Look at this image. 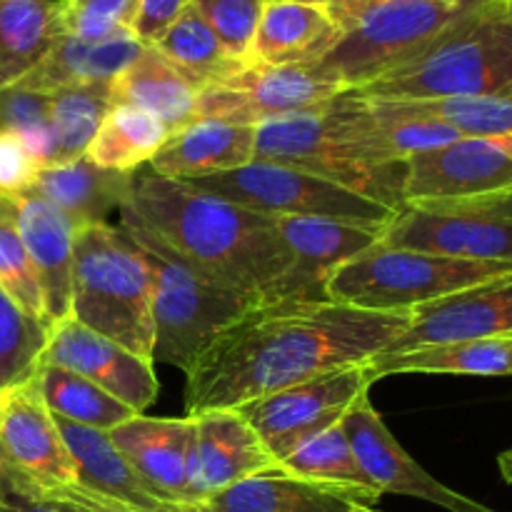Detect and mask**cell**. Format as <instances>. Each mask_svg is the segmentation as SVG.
I'll return each mask as SVG.
<instances>
[{
  "mask_svg": "<svg viewBox=\"0 0 512 512\" xmlns=\"http://www.w3.org/2000/svg\"><path fill=\"white\" fill-rule=\"evenodd\" d=\"M0 288L30 315L45 323L43 295H40L38 275L25 250L23 235L18 228V210L13 195H0ZM50 330V328H48Z\"/></svg>",
  "mask_w": 512,
  "mask_h": 512,
  "instance_id": "74e56055",
  "label": "cell"
},
{
  "mask_svg": "<svg viewBox=\"0 0 512 512\" xmlns=\"http://www.w3.org/2000/svg\"><path fill=\"white\" fill-rule=\"evenodd\" d=\"M133 183L135 173L100 168L83 155L73 163L43 168L30 190L53 203L75 225V230H80L108 223L110 215L120 213L130 198Z\"/></svg>",
  "mask_w": 512,
  "mask_h": 512,
  "instance_id": "4316f807",
  "label": "cell"
},
{
  "mask_svg": "<svg viewBox=\"0 0 512 512\" xmlns=\"http://www.w3.org/2000/svg\"><path fill=\"white\" fill-rule=\"evenodd\" d=\"M368 103L370 108H373L380 138L385 140L390 153L398 155V158L405 160V163H408L410 155L443 148V145L455 143V140L463 138L458 130L448 128V125L443 123H435V120L398 113V110H393L385 103H378V100H368Z\"/></svg>",
  "mask_w": 512,
  "mask_h": 512,
  "instance_id": "ab89813d",
  "label": "cell"
},
{
  "mask_svg": "<svg viewBox=\"0 0 512 512\" xmlns=\"http://www.w3.org/2000/svg\"><path fill=\"white\" fill-rule=\"evenodd\" d=\"M343 35V23L328 5L265 0L253 38V63H320Z\"/></svg>",
  "mask_w": 512,
  "mask_h": 512,
  "instance_id": "cb8c5ba5",
  "label": "cell"
},
{
  "mask_svg": "<svg viewBox=\"0 0 512 512\" xmlns=\"http://www.w3.org/2000/svg\"><path fill=\"white\" fill-rule=\"evenodd\" d=\"M200 90L163 58L153 45H145L138 58L110 83L113 105H133L168 125L170 133L195 120Z\"/></svg>",
  "mask_w": 512,
  "mask_h": 512,
  "instance_id": "83f0119b",
  "label": "cell"
},
{
  "mask_svg": "<svg viewBox=\"0 0 512 512\" xmlns=\"http://www.w3.org/2000/svg\"><path fill=\"white\" fill-rule=\"evenodd\" d=\"M373 3H380V0H338V3L330 5V10H333L335 18L343 23V28H348L350 20H353L360 10L368 8V5H373Z\"/></svg>",
  "mask_w": 512,
  "mask_h": 512,
  "instance_id": "7dc6e473",
  "label": "cell"
},
{
  "mask_svg": "<svg viewBox=\"0 0 512 512\" xmlns=\"http://www.w3.org/2000/svg\"><path fill=\"white\" fill-rule=\"evenodd\" d=\"M413 323V310L335 300L253 308L200 355L185 378V415L235 410L290 385L365 365Z\"/></svg>",
  "mask_w": 512,
  "mask_h": 512,
  "instance_id": "6da1fadb",
  "label": "cell"
},
{
  "mask_svg": "<svg viewBox=\"0 0 512 512\" xmlns=\"http://www.w3.org/2000/svg\"><path fill=\"white\" fill-rule=\"evenodd\" d=\"M70 318L153 363V275L118 223L75 230Z\"/></svg>",
  "mask_w": 512,
  "mask_h": 512,
  "instance_id": "277c9868",
  "label": "cell"
},
{
  "mask_svg": "<svg viewBox=\"0 0 512 512\" xmlns=\"http://www.w3.org/2000/svg\"><path fill=\"white\" fill-rule=\"evenodd\" d=\"M255 160L305 170L393 210L405 205L408 163L390 153L373 108L355 90L258 125Z\"/></svg>",
  "mask_w": 512,
  "mask_h": 512,
  "instance_id": "3957f363",
  "label": "cell"
},
{
  "mask_svg": "<svg viewBox=\"0 0 512 512\" xmlns=\"http://www.w3.org/2000/svg\"><path fill=\"white\" fill-rule=\"evenodd\" d=\"M490 338H512V275L413 308V323L380 355Z\"/></svg>",
  "mask_w": 512,
  "mask_h": 512,
  "instance_id": "d6986e66",
  "label": "cell"
},
{
  "mask_svg": "<svg viewBox=\"0 0 512 512\" xmlns=\"http://www.w3.org/2000/svg\"><path fill=\"white\" fill-rule=\"evenodd\" d=\"M63 35L53 0H0V90L20 83Z\"/></svg>",
  "mask_w": 512,
  "mask_h": 512,
  "instance_id": "f546056e",
  "label": "cell"
},
{
  "mask_svg": "<svg viewBox=\"0 0 512 512\" xmlns=\"http://www.w3.org/2000/svg\"><path fill=\"white\" fill-rule=\"evenodd\" d=\"M280 468L298 475V478L315 480V483L340 485V488L375 490V493H380V490L370 483L368 475L363 473V468H360L358 458H355L353 448H350L348 438H345V430L340 423L323 430V433L313 435V438L305 440L303 445H298V448L280 463Z\"/></svg>",
  "mask_w": 512,
  "mask_h": 512,
  "instance_id": "d590c367",
  "label": "cell"
},
{
  "mask_svg": "<svg viewBox=\"0 0 512 512\" xmlns=\"http://www.w3.org/2000/svg\"><path fill=\"white\" fill-rule=\"evenodd\" d=\"M188 478L190 505L265 470L280 468L238 410H208L190 418Z\"/></svg>",
  "mask_w": 512,
  "mask_h": 512,
  "instance_id": "e0dca14e",
  "label": "cell"
},
{
  "mask_svg": "<svg viewBox=\"0 0 512 512\" xmlns=\"http://www.w3.org/2000/svg\"><path fill=\"white\" fill-rule=\"evenodd\" d=\"M373 383L375 375L370 363L350 365V368L290 385L265 398L250 400L235 410L248 420L265 450L278 463H283L305 440L338 425L360 398L370 395Z\"/></svg>",
  "mask_w": 512,
  "mask_h": 512,
  "instance_id": "4fadbf2b",
  "label": "cell"
},
{
  "mask_svg": "<svg viewBox=\"0 0 512 512\" xmlns=\"http://www.w3.org/2000/svg\"><path fill=\"white\" fill-rule=\"evenodd\" d=\"M188 5L190 0H135L130 33L143 45H153Z\"/></svg>",
  "mask_w": 512,
  "mask_h": 512,
  "instance_id": "ee69618b",
  "label": "cell"
},
{
  "mask_svg": "<svg viewBox=\"0 0 512 512\" xmlns=\"http://www.w3.org/2000/svg\"><path fill=\"white\" fill-rule=\"evenodd\" d=\"M50 330L0 288V395L28 383L43 363Z\"/></svg>",
  "mask_w": 512,
  "mask_h": 512,
  "instance_id": "8d00e7d4",
  "label": "cell"
},
{
  "mask_svg": "<svg viewBox=\"0 0 512 512\" xmlns=\"http://www.w3.org/2000/svg\"><path fill=\"white\" fill-rule=\"evenodd\" d=\"M275 223L293 260L275 290V303L328 300L325 283L335 268L383 238V230L328 218H275Z\"/></svg>",
  "mask_w": 512,
  "mask_h": 512,
  "instance_id": "ac0fdd59",
  "label": "cell"
},
{
  "mask_svg": "<svg viewBox=\"0 0 512 512\" xmlns=\"http://www.w3.org/2000/svg\"><path fill=\"white\" fill-rule=\"evenodd\" d=\"M135 0H58L63 33L98 40L130 30Z\"/></svg>",
  "mask_w": 512,
  "mask_h": 512,
  "instance_id": "b9f144b4",
  "label": "cell"
},
{
  "mask_svg": "<svg viewBox=\"0 0 512 512\" xmlns=\"http://www.w3.org/2000/svg\"><path fill=\"white\" fill-rule=\"evenodd\" d=\"M505 18H508V23L512 28V0H505Z\"/></svg>",
  "mask_w": 512,
  "mask_h": 512,
  "instance_id": "f907efd6",
  "label": "cell"
},
{
  "mask_svg": "<svg viewBox=\"0 0 512 512\" xmlns=\"http://www.w3.org/2000/svg\"><path fill=\"white\" fill-rule=\"evenodd\" d=\"M498 468H500V475H503L505 483L512 485V448H508L505 453L498 455Z\"/></svg>",
  "mask_w": 512,
  "mask_h": 512,
  "instance_id": "c3c4849f",
  "label": "cell"
},
{
  "mask_svg": "<svg viewBox=\"0 0 512 512\" xmlns=\"http://www.w3.org/2000/svg\"><path fill=\"white\" fill-rule=\"evenodd\" d=\"M348 85L323 63H250L240 73L198 93L195 118L238 125H263L300 113L345 93Z\"/></svg>",
  "mask_w": 512,
  "mask_h": 512,
  "instance_id": "7c38bea8",
  "label": "cell"
},
{
  "mask_svg": "<svg viewBox=\"0 0 512 512\" xmlns=\"http://www.w3.org/2000/svg\"><path fill=\"white\" fill-rule=\"evenodd\" d=\"M375 380L405 373L475 375V378H503L512 375V338L465 340L415 348L398 355H375L370 360Z\"/></svg>",
  "mask_w": 512,
  "mask_h": 512,
  "instance_id": "f1b7e54d",
  "label": "cell"
},
{
  "mask_svg": "<svg viewBox=\"0 0 512 512\" xmlns=\"http://www.w3.org/2000/svg\"><path fill=\"white\" fill-rule=\"evenodd\" d=\"M40 170L43 168L25 148L23 140L0 128V195H18L30 190Z\"/></svg>",
  "mask_w": 512,
  "mask_h": 512,
  "instance_id": "7bdbcfd3",
  "label": "cell"
},
{
  "mask_svg": "<svg viewBox=\"0 0 512 512\" xmlns=\"http://www.w3.org/2000/svg\"><path fill=\"white\" fill-rule=\"evenodd\" d=\"M512 263H480L378 243L345 260L325 283L335 303L365 310H413L433 300L510 278Z\"/></svg>",
  "mask_w": 512,
  "mask_h": 512,
  "instance_id": "52a82bcc",
  "label": "cell"
},
{
  "mask_svg": "<svg viewBox=\"0 0 512 512\" xmlns=\"http://www.w3.org/2000/svg\"><path fill=\"white\" fill-rule=\"evenodd\" d=\"M53 3H58V0H53Z\"/></svg>",
  "mask_w": 512,
  "mask_h": 512,
  "instance_id": "f5cc1de1",
  "label": "cell"
},
{
  "mask_svg": "<svg viewBox=\"0 0 512 512\" xmlns=\"http://www.w3.org/2000/svg\"><path fill=\"white\" fill-rule=\"evenodd\" d=\"M75 485V465L33 375L0 395V488L50 500Z\"/></svg>",
  "mask_w": 512,
  "mask_h": 512,
  "instance_id": "8fae6325",
  "label": "cell"
},
{
  "mask_svg": "<svg viewBox=\"0 0 512 512\" xmlns=\"http://www.w3.org/2000/svg\"><path fill=\"white\" fill-rule=\"evenodd\" d=\"M43 503L55 505L60 512H130L125 508H120V505H113V503H108V500H100V498H95V495L85 493V490H80L78 485L70 490H63V493L53 495L50 500H43Z\"/></svg>",
  "mask_w": 512,
  "mask_h": 512,
  "instance_id": "f6af8a7d",
  "label": "cell"
},
{
  "mask_svg": "<svg viewBox=\"0 0 512 512\" xmlns=\"http://www.w3.org/2000/svg\"><path fill=\"white\" fill-rule=\"evenodd\" d=\"M255 135V125L195 118L170 133L148 168L173 180H195L243 168L255 160Z\"/></svg>",
  "mask_w": 512,
  "mask_h": 512,
  "instance_id": "d4e9b609",
  "label": "cell"
},
{
  "mask_svg": "<svg viewBox=\"0 0 512 512\" xmlns=\"http://www.w3.org/2000/svg\"><path fill=\"white\" fill-rule=\"evenodd\" d=\"M512 188V135L460 138L443 148L410 155L403 203H448Z\"/></svg>",
  "mask_w": 512,
  "mask_h": 512,
  "instance_id": "5bb4252c",
  "label": "cell"
},
{
  "mask_svg": "<svg viewBox=\"0 0 512 512\" xmlns=\"http://www.w3.org/2000/svg\"><path fill=\"white\" fill-rule=\"evenodd\" d=\"M503 0H380L360 10L320 63L348 90L415 58Z\"/></svg>",
  "mask_w": 512,
  "mask_h": 512,
  "instance_id": "ba28073f",
  "label": "cell"
},
{
  "mask_svg": "<svg viewBox=\"0 0 512 512\" xmlns=\"http://www.w3.org/2000/svg\"><path fill=\"white\" fill-rule=\"evenodd\" d=\"M355 93L365 100L512 95V28L505 0Z\"/></svg>",
  "mask_w": 512,
  "mask_h": 512,
  "instance_id": "8992f818",
  "label": "cell"
},
{
  "mask_svg": "<svg viewBox=\"0 0 512 512\" xmlns=\"http://www.w3.org/2000/svg\"><path fill=\"white\" fill-rule=\"evenodd\" d=\"M143 48L130 30H118L98 40L63 33L43 60L15 85L33 93H53L68 85H110Z\"/></svg>",
  "mask_w": 512,
  "mask_h": 512,
  "instance_id": "484cf974",
  "label": "cell"
},
{
  "mask_svg": "<svg viewBox=\"0 0 512 512\" xmlns=\"http://www.w3.org/2000/svg\"><path fill=\"white\" fill-rule=\"evenodd\" d=\"M153 48L168 63H173L198 90L220 83V80L248 68L225 50L218 35L200 18L193 5H188L175 18V23L155 40Z\"/></svg>",
  "mask_w": 512,
  "mask_h": 512,
  "instance_id": "4dcf8cb0",
  "label": "cell"
},
{
  "mask_svg": "<svg viewBox=\"0 0 512 512\" xmlns=\"http://www.w3.org/2000/svg\"><path fill=\"white\" fill-rule=\"evenodd\" d=\"M268 218H328L385 230L398 210L365 195L280 163L253 160L243 168L183 180Z\"/></svg>",
  "mask_w": 512,
  "mask_h": 512,
  "instance_id": "9c48e42d",
  "label": "cell"
},
{
  "mask_svg": "<svg viewBox=\"0 0 512 512\" xmlns=\"http://www.w3.org/2000/svg\"><path fill=\"white\" fill-rule=\"evenodd\" d=\"M55 418V415H53ZM78 475V488L130 512H175L178 505L155 498L108 433L55 418Z\"/></svg>",
  "mask_w": 512,
  "mask_h": 512,
  "instance_id": "603a6c76",
  "label": "cell"
},
{
  "mask_svg": "<svg viewBox=\"0 0 512 512\" xmlns=\"http://www.w3.org/2000/svg\"><path fill=\"white\" fill-rule=\"evenodd\" d=\"M48 95V123L55 143V163L83 158L105 115L113 108L110 85H68Z\"/></svg>",
  "mask_w": 512,
  "mask_h": 512,
  "instance_id": "836d02e7",
  "label": "cell"
},
{
  "mask_svg": "<svg viewBox=\"0 0 512 512\" xmlns=\"http://www.w3.org/2000/svg\"><path fill=\"white\" fill-rule=\"evenodd\" d=\"M375 490L340 488L298 478L283 468L250 475L198 503L203 512H353L355 505L375 508Z\"/></svg>",
  "mask_w": 512,
  "mask_h": 512,
  "instance_id": "ffe728a7",
  "label": "cell"
},
{
  "mask_svg": "<svg viewBox=\"0 0 512 512\" xmlns=\"http://www.w3.org/2000/svg\"><path fill=\"white\" fill-rule=\"evenodd\" d=\"M220 43L240 63H253V38L265 0H190Z\"/></svg>",
  "mask_w": 512,
  "mask_h": 512,
  "instance_id": "60d3db41",
  "label": "cell"
},
{
  "mask_svg": "<svg viewBox=\"0 0 512 512\" xmlns=\"http://www.w3.org/2000/svg\"><path fill=\"white\" fill-rule=\"evenodd\" d=\"M118 225L138 245L153 275V365H173L188 375L210 343L258 305L200 270L143 225L125 218H118Z\"/></svg>",
  "mask_w": 512,
  "mask_h": 512,
  "instance_id": "5b68a950",
  "label": "cell"
},
{
  "mask_svg": "<svg viewBox=\"0 0 512 512\" xmlns=\"http://www.w3.org/2000/svg\"><path fill=\"white\" fill-rule=\"evenodd\" d=\"M168 138V125L155 115L133 105H113L85 150V158L100 168L135 173L155 158Z\"/></svg>",
  "mask_w": 512,
  "mask_h": 512,
  "instance_id": "1f68e13d",
  "label": "cell"
},
{
  "mask_svg": "<svg viewBox=\"0 0 512 512\" xmlns=\"http://www.w3.org/2000/svg\"><path fill=\"white\" fill-rule=\"evenodd\" d=\"M340 425H343L345 438H348L363 473L383 495L395 493L428 500V503L448 512H498L458 493V490L448 488L440 480H435L423 465L415 463V458L405 453L403 445L395 440L378 410L373 408L370 395L360 398L343 415Z\"/></svg>",
  "mask_w": 512,
  "mask_h": 512,
  "instance_id": "9a60e30c",
  "label": "cell"
},
{
  "mask_svg": "<svg viewBox=\"0 0 512 512\" xmlns=\"http://www.w3.org/2000/svg\"><path fill=\"white\" fill-rule=\"evenodd\" d=\"M380 243L460 260L512 263V188L468 200L403 205Z\"/></svg>",
  "mask_w": 512,
  "mask_h": 512,
  "instance_id": "30bf717a",
  "label": "cell"
},
{
  "mask_svg": "<svg viewBox=\"0 0 512 512\" xmlns=\"http://www.w3.org/2000/svg\"><path fill=\"white\" fill-rule=\"evenodd\" d=\"M0 128L10 130L33 153L40 168L55 163V143L48 123V95L20 85L0 90Z\"/></svg>",
  "mask_w": 512,
  "mask_h": 512,
  "instance_id": "f35d334b",
  "label": "cell"
},
{
  "mask_svg": "<svg viewBox=\"0 0 512 512\" xmlns=\"http://www.w3.org/2000/svg\"><path fill=\"white\" fill-rule=\"evenodd\" d=\"M13 200L18 210L20 235L38 275L45 323L53 328L70 315L75 225L35 190L13 195Z\"/></svg>",
  "mask_w": 512,
  "mask_h": 512,
  "instance_id": "44dd1931",
  "label": "cell"
},
{
  "mask_svg": "<svg viewBox=\"0 0 512 512\" xmlns=\"http://www.w3.org/2000/svg\"><path fill=\"white\" fill-rule=\"evenodd\" d=\"M415 118L435 120L458 130L463 138H508L512 135V95H468L440 100H378Z\"/></svg>",
  "mask_w": 512,
  "mask_h": 512,
  "instance_id": "e575fe53",
  "label": "cell"
},
{
  "mask_svg": "<svg viewBox=\"0 0 512 512\" xmlns=\"http://www.w3.org/2000/svg\"><path fill=\"white\" fill-rule=\"evenodd\" d=\"M190 418H148L133 415L110 430V440L138 473L145 488L170 505H190L185 460H188Z\"/></svg>",
  "mask_w": 512,
  "mask_h": 512,
  "instance_id": "7402d4cb",
  "label": "cell"
},
{
  "mask_svg": "<svg viewBox=\"0 0 512 512\" xmlns=\"http://www.w3.org/2000/svg\"><path fill=\"white\" fill-rule=\"evenodd\" d=\"M175 512H203V510H200L198 505H178Z\"/></svg>",
  "mask_w": 512,
  "mask_h": 512,
  "instance_id": "681fc988",
  "label": "cell"
},
{
  "mask_svg": "<svg viewBox=\"0 0 512 512\" xmlns=\"http://www.w3.org/2000/svg\"><path fill=\"white\" fill-rule=\"evenodd\" d=\"M35 383L43 395L45 408L55 418L70 420V423L85 425V428L110 433L133 415H140L105 393L103 388L90 383L88 378L58 368V365H40L35 373Z\"/></svg>",
  "mask_w": 512,
  "mask_h": 512,
  "instance_id": "d6a6232c",
  "label": "cell"
},
{
  "mask_svg": "<svg viewBox=\"0 0 512 512\" xmlns=\"http://www.w3.org/2000/svg\"><path fill=\"white\" fill-rule=\"evenodd\" d=\"M353 512H378L375 508H370V505H355Z\"/></svg>",
  "mask_w": 512,
  "mask_h": 512,
  "instance_id": "816d5d0a",
  "label": "cell"
},
{
  "mask_svg": "<svg viewBox=\"0 0 512 512\" xmlns=\"http://www.w3.org/2000/svg\"><path fill=\"white\" fill-rule=\"evenodd\" d=\"M118 218L143 225L258 308L275 303V290L293 263L275 218L183 180L163 178L148 165L135 170L133 190Z\"/></svg>",
  "mask_w": 512,
  "mask_h": 512,
  "instance_id": "7a4b0ae2",
  "label": "cell"
},
{
  "mask_svg": "<svg viewBox=\"0 0 512 512\" xmlns=\"http://www.w3.org/2000/svg\"><path fill=\"white\" fill-rule=\"evenodd\" d=\"M0 512H60L55 505L43 503V500H30L23 495L8 493L0 488Z\"/></svg>",
  "mask_w": 512,
  "mask_h": 512,
  "instance_id": "bcb514c9",
  "label": "cell"
},
{
  "mask_svg": "<svg viewBox=\"0 0 512 512\" xmlns=\"http://www.w3.org/2000/svg\"><path fill=\"white\" fill-rule=\"evenodd\" d=\"M40 365H58L83 375L135 413H145L160 390L155 365L150 360L138 358L70 315L50 328Z\"/></svg>",
  "mask_w": 512,
  "mask_h": 512,
  "instance_id": "2e32d148",
  "label": "cell"
}]
</instances>
